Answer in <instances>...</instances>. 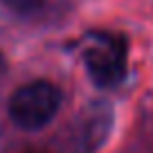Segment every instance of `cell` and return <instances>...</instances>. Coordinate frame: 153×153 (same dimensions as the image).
Here are the masks:
<instances>
[{
  "instance_id": "cell-1",
  "label": "cell",
  "mask_w": 153,
  "mask_h": 153,
  "mask_svg": "<svg viewBox=\"0 0 153 153\" xmlns=\"http://www.w3.org/2000/svg\"><path fill=\"white\" fill-rule=\"evenodd\" d=\"M126 59L128 48L124 36L110 32L88 34L83 43V65L99 88H115L124 81Z\"/></svg>"
},
{
  "instance_id": "cell-2",
  "label": "cell",
  "mask_w": 153,
  "mask_h": 153,
  "mask_svg": "<svg viewBox=\"0 0 153 153\" xmlns=\"http://www.w3.org/2000/svg\"><path fill=\"white\" fill-rule=\"evenodd\" d=\"M61 90L54 83L36 79L11 95L9 99V117L18 128L36 131L54 120V115L61 108Z\"/></svg>"
},
{
  "instance_id": "cell-3",
  "label": "cell",
  "mask_w": 153,
  "mask_h": 153,
  "mask_svg": "<svg viewBox=\"0 0 153 153\" xmlns=\"http://www.w3.org/2000/svg\"><path fill=\"white\" fill-rule=\"evenodd\" d=\"M7 9H11L14 14H23V16H32L36 11L43 9L45 0H0Z\"/></svg>"
},
{
  "instance_id": "cell-4",
  "label": "cell",
  "mask_w": 153,
  "mask_h": 153,
  "mask_svg": "<svg viewBox=\"0 0 153 153\" xmlns=\"http://www.w3.org/2000/svg\"><path fill=\"white\" fill-rule=\"evenodd\" d=\"M2 68H5V61H2V56H0V72H2Z\"/></svg>"
},
{
  "instance_id": "cell-5",
  "label": "cell",
  "mask_w": 153,
  "mask_h": 153,
  "mask_svg": "<svg viewBox=\"0 0 153 153\" xmlns=\"http://www.w3.org/2000/svg\"><path fill=\"white\" fill-rule=\"evenodd\" d=\"M29 153H38V151H29Z\"/></svg>"
}]
</instances>
